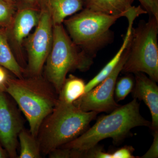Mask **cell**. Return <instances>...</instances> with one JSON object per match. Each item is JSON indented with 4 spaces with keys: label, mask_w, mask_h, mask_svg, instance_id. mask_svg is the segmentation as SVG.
<instances>
[{
    "label": "cell",
    "mask_w": 158,
    "mask_h": 158,
    "mask_svg": "<svg viewBox=\"0 0 158 158\" xmlns=\"http://www.w3.org/2000/svg\"><path fill=\"white\" fill-rule=\"evenodd\" d=\"M0 65L18 78L24 77V70L15 59L9 46L7 29L2 27H0Z\"/></svg>",
    "instance_id": "15"
},
{
    "label": "cell",
    "mask_w": 158,
    "mask_h": 158,
    "mask_svg": "<svg viewBox=\"0 0 158 158\" xmlns=\"http://www.w3.org/2000/svg\"><path fill=\"white\" fill-rule=\"evenodd\" d=\"M25 120L18 106L7 92L0 90V144L9 158H18V136Z\"/></svg>",
    "instance_id": "9"
},
{
    "label": "cell",
    "mask_w": 158,
    "mask_h": 158,
    "mask_svg": "<svg viewBox=\"0 0 158 158\" xmlns=\"http://www.w3.org/2000/svg\"><path fill=\"white\" fill-rule=\"evenodd\" d=\"M5 91L14 99L28 122L32 135L37 137L44 118L53 110L59 94L41 75L8 80Z\"/></svg>",
    "instance_id": "1"
},
{
    "label": "cell",
    "mask_w": 158,
    "mask_h": 158,
    "mask_svg": "<svg viewBox=\"0 0 158 158\" xmlns=\"http://www.w3.org/2000/svg\"><path fill=\"white\" fill-rule=\"evenodd\" d=\"M135 85L132 90L134 98L142 100L150 111L151 128L158 130V87L156 82L142 73L135 74Z\"/></svg>",
    "instance_id": "10"
},
{
    "label": "cell",
    "mask_w": 158,
    "mask_h": 158,
    "mask_svg": "<svg viewBox=\"0 0 158 158\" xmlns=\"http://www.w3.org/2000/svg\"><path fill=\"white\" fill-rule=\"evenodd\" d=\"M40 13L32 8H25L19 10L14 16L11 25V34L13 40L20 45L24 40L36 27L39 21Z\"/></svg>",
    "instance_id": "11"
},
{
    "label": "cell",
    "mask_w": 158,
    "mask_h": 158,
    "mask_svg": "<svg viewBox=\"0 0 158 158\" xmlns=\"http://www.w3.org/2000/svg\"><path fill=\"white\" fill-rule=\"evenodd\" d=\"M15 4L6 0H0V27L8 28L13 21Z\"/></svg>",
    "instance_id": "19"
},
{
    "label": "cell",
    "mask_w": 158,
    "mask_h": 158,
    "mask_svg": "<svg viewBox=\"0 0 158 158\" xmlns=\"http://www.w3.org/2000/svg\"><path fill=\"white\" fill-rule=\"evenodd\" d=\"M131 41V40H130ZM130 43L113 71L98 85L85 93L73 103L85 112H110L119 106L114 99V91L118 76L127 59Z\"/></svg>",
    "instance_id": "7"
},
{
    "label": "cell",
    "mask_w": 158,
    "mask_h": 158,
    "mask_svg": "<svg viewBox=\"0 0 158 158\" xmlns=\"http://www.w3.org/2000/svg\"><path fill=\"white\" fill-rule=\"evenodd\" d=\"M158 157V131H154L153 141L149 150L141 157L142 158H156Z\"/></svg>",
    "instance_id": "23"
},
{
    "label": "cell",
    "mask_w": 158,
    "mask_h": 158,
    "mask_svg": "<svg viewBox=\"0 0 158 158\" xmlns=\"http://www.w3.org/2000/svg\"><path fill=\"white\" fill-rule=\"evenodd\" d=\"M141 6L149 14L158 20V0H138Z\"/></svg>",
    "instance_id": "20"
},
{
    "label": "cell",
    "mask_w": 158,
    "mask_h": 158,
    "mask_svg": "<svg viewBox=\"0 0 158 158\" xmlns=\"http://www.w3.org/2000/svg\"><path fill=\"white\" fill-rule=\"evenodd\" d=\"M98 113L82 111L74 104L58 100L53 110L42 122L37 134L42 156H48L81 135Z\"/></svg>",
    "instance_id": "2"
},
{
    "label": "cell",
    "mask_w": 158,
    "mask_h": 158,
    "mask_svg": "<svg viewBox=\"0 0 158 158\" xmlns=\"http://www.w3.org/2000/svg\"><path fill=\"white\" fill-rule=\"evenodd\" d=\"M9 158V156L8 155L7 152L0 144V158Z\"/></svg>",
    "instance_id": "25"
},
{
    "label": "cell",
    "mask_w": 158,
    "mask_h": 158,
    "mask_svg": "<svg viewBox=\"0 0 158 158\" xmlns=\"http://www.w3.org/2000/svg\"><path fill=\"white\" fill-rule=\"evenodd\" d=\"M151 123L146 120L140 112L137 99L124 106H119L110 114L98 118L96 123L81 135L61 147L85 152L107 138L118 143L128 135L132 129L137 127H151Z\"/></svg>",
    "instance_id": "3"
},
{
    "label": "cell",
    "mask_w": 158,
    "mask_h": 158,
    "mask_svg": "<svg viewBox=\"0 0 158 158\" xmlns=\"http://www.w3.org/2000/svg\"><path fill=\"white\" fill-rule=\"evenodd\" d=\"M122 17L85 8L63 23L73 42L94 58L99 50L113 40L110 28Z\"/></svg>",
    "instance_id": "5"
},
{
    "label": "cell",
    "mask_w": 158,
    "mask_h": 158,
    "mask_svg": "<svg viewBox=\"0 0 158 158\" xmlns=\"http://www.w3.org/2000/svg\"><path fill=\"white\" fill-rule=\"evenodd\" d=\"M158 20L150 16L133 28L129 52L122 73H142L158 81Z\"/></svg>",
    "instance_id": "6"
},
{
    "label": "cell",
    "mask_w": 158,
    "mask_h": 158,
    "mask_svg": "<svg viewBox=\"0 0 158 158\" xmlns=\"http://www.w3.org/2000/svg\"><path fill=\"white\" fill-rule=\"evenodd\" d=\"M6 69L0 65V90L5 91L9 77Z\"/></svg>",
    "instance_id": "24"
},
{
    "label": "cell",
    "mask_w": 158,
    "mask_h": 158,
    "mask_svg": "<svg viewBox=\"0 0 158 158\" xmlns=\"http://www.w3.org/2000/svg\"><path fill=\"white\" fill-rule=\"evenodd\" d=\"M86 84L84 80L69 75L66 78L58 96V100L68 104H73L85 94Z\"/></svg>",
    "instance_id": "16"
},
{
    "label": "cell",
    "mask_w": 158,
    "mask_h": 158,
    "mask_svg": "<svg viewBox=\"0 0 158 158\" xmlns=\"http://www.w3.org/2000/svg\"><path fill=\"white\" fill-rule=\"evenodd\" d=\"M20 153L18 158H41L42 157L40 145L37 137L25 128L18 136Z\"/></svg>",
    "instance_id": "17"
},
{
    "label": "cell",
    "mask_w": 158,
    "mask_h": 158,
    "mask_svg": "<svg viewBox=\"0 0 158 158\" xmlns=\"http://www.w3.org/2000/svg\"><path fill=\"white\" fill-rule=\"evenodd\" d=\"M6 1H8V2H11V3H13L15 4V0H6Z\"/></svg>",
    "instance_id": "27"
},
{
    "label": "cell",
    "mask_w": 158,
    "mask_h": 158,
    "mask_svg": "<svg viewBox=\"0 0 158 158\" xmlns=\"http://www.w3.org/2000/svg\"><path fill=\"white\" fill-rule=\"evenodd\" d=\"M97 145L85 151V158H112L111 153L106 152Z\"/></svg>",
    "instance_id": "21"
},
{
    "label": "cell",
    "mask_w": 158,
    "mask_h": 158,
    "mask_svg": "<svg viewBox=\"0 0 158 158\" xmlns=\"http://www.w3.org/2000/svg\"><path fill=\"white\" fill-rule=\"evenodd\" d=\"M134 0H85L86 8L93 11L125 17Z\"/></svg>",
    "instance_id": "14"
},
{
    "label": "cell",
    "mask_w": 158,
    "mask_h": 158,
    "mask_svg": "<svg viewBox=\"0 0 158 158\" xmlns=\"http://www.w3.org/2000/svg\"><path fill=\"white\" fill-rule=\"evenodd\" d=\"M41 7L50 15L53 25L62 24L67 17L83 9L82 0H40Z\"/></svg>",
    "instance_id": "12"
},
{
    "label": "cell",
    "mask_w": 158,
    "mask_h": 158,
    "mask_svg": "<svg viewBox=\"0 0 158 158\" xmlns=\"http://www.w3.org/2000/svg\"><path fill=\"white\" fill-rule=\"evenodd\" d=\"M135 80L131 75L117 79L115 85L114 94L117 101L123 100L132 91Z\"/></svg>",
    "instance_id": "18"
},
{
    "label": "cell",
    "mask_w": 158,
    "mask_h": 158,
    "mask_svg": "<svg viewBox=\"0 0 158 158\" xmlns=\"http://www.w3.org/2000/svg\"><path fill=\"white\" fill-rule=\"evenodd\" d=\"M135 151L131 146H125L116 150L111 153L112 158H138L133 155Z\"/></svg>",
    "instance_id": "22"
},
{
    "label": "cell",
    "mask_w": 158,
    "mask_h": 158,
    "mask_svg": "<svg viewBox=\"0 0 158 158\" xmlns=\"http://www.w3.org/2000/svg\"><path fill=\"white\" fill-rule=\"evenodd\" d=\"M26 3L31 6H34L40 2V0H24Z\"/></svg>",
    "instance_id": "26"
},
{
    "label": "cell",
    "mask_w": 158,
    "mask_h": 158,
    "mask_svg": "<svg viewBox=\"0 0 158 158\" xmlns=\"http://www.w3.org/2000/svg\"><path fill=\"white\" fill-rule=\"evenodd\" d=\"M53 26L48 12L41 7L38 24L27 43L30 76L41 75L52 44Z\"/></svg>",
    "instance_id": "8"
},
{
    "label": "cell",
    "mask_w": 158,
    "mask_h": 158,
    "mask_svg": "<svg viewBox=\"0 0 158 158\" xmlns=\"http://www.w3.org/2000/svg\"><path fill=\"white\" fill-rule=\"evenodd\" d=\"M138 16L139 15L138 13L136 11H134L129 15L126 17L128 20V26L126 34L123 39L122 45L118 50V52L116 53L115 56L112 58L110 62L105 65L102 69L93 78L91 79L87 84H86L85 94L91 90L92 88L98 85L102 81H103L116 67L118 62L120 61L123 54L129 44L131 37L132 33L133 24L135 20L138 17Z\"/></svg>",
    "instance_id": "13"
},
{
    "label": "cell",
    "mask_w": 158,
    "mask_h": 158,
    "mask_svg": "<svg viewBox=\"0 0 158 158\" xmlns=\"http://www.w3.org/2000/svg\"><path fill=\"white\" fill-rule=\"evenodd\" d=\"M69 36L62 24L53 26L52 48L46 61L45 78L59 94L66 76L71 71H86L93 64V59L79 50Z\"/></svg>",
    "instance_id": "4"
}]
</instances>
